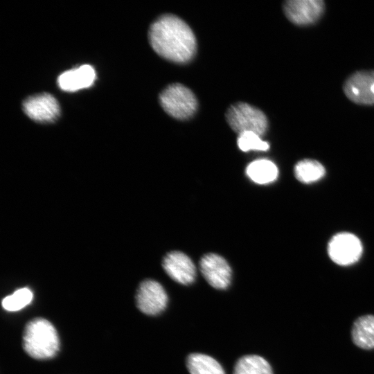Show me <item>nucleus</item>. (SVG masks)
Returning a JSON list of instances; mask_svg holds the SVG:
<instances>
[{"mask_svg":"<svg viewBox=\"0 0 374 374\" xmlns=\"http://www.w3.org/2000/svg\"><path fill=\"white\" fill-rule=\"evenodd\" d=\"M33 296V292L28 288H20L3 299L2 307L7 311H18L28 305Z\"/></svg>","mask_w":374,"mask_h":374,"instance_id":"18","label":"nucleus"},{"mask_svg":"<svg viewBox=\"0 0 374 374\" xmlns=\"http://www.w3.org/2000/svg\"><path fill=\"white\" fill-rule=\"evenodd\" d=\"M163 267L175 281L182 284L192 283L196 276V268L191 259L178 251H170L163 260Z\"/></svg>","mask_w":374,"mask_h":374,"instance_id":"11","label":"nucleus"},{"mask_svg":"<svg viewBox=\"0 0 374 374\" xmlns=\"http://www.w3.org/2000/svg\"><path fill=\"white\" fill-rule=\"evenodd\" d=\"M23 109L31 119L41 123L55 121L60 112L58 102L49 93H41L28 98L23 103Z\"/></svg>","mask_w":374,"mask_h":374,"instance_id":"10","label":"nucleus"},{"mask_svg":"<svg viewBox=\"0 0 374 374\" xmlns=\"http://www.w3.org/2000/svg\"><path fill=\"white\" fill-rule=\"evenodd\" d=\"M233 374H273L269 362L256 355H247L236 362Z\"/></svg>","mask_w":374,"mask_h":374,"instance_id":"16","label":"nucleus"},{"mask_svg":"<svg viewBox=\"0 0 374 374\" xmlns=\"http://www.w3.org/2000/svg\"><path fill=\"white\" fill-rule=\"evenodd\" d=\"M351 337L353 343L360 348H374V315L358 317L352 326Z\"/></svg>","mask_w":374,"mask_h":374,"instance_id":"13","label":"nucleus"},{"mask_svg":"<svg viewBox=\"0 0 374 374\" xmlns=\"http://www.w3.org/2000/svg\"><path fill=\"white\" fill-rule=\"evenodd\" d=\"M326 170L319 161L313 159H303L299 161L294 167L296 178L304 184H310L321 179Z\"/></svg>","mask_w":374,"mask_h":374,"instance_id":"17","label":"nucleus"},{"mask_svg":"<svg viewBox=\"0 0 374 374\" xmlns=\"http://www.w3.org/2000/svg\"><path fill=\"white\" fill-rule=\"evenodd\" d=\"M238 145L244 152L266 151L269 148L267 142L263 141L259 135L253 132H244L238 134Z\"/></svg>","mask_w":374,"mask_h":374,"instance_id":"19","label":"nucleus"},{"mask_svg":"<svg viewBox=\"0 0 374 374\" xmlns=\"http://www.w3.org/2000/svg\"><path fill=\"white\" fill-rule=\"evenodd\" d=\"M149 41L161 57L177 63L189 62L195 55L197 43L188 25L173 15H164L152 23Z\"/></svg>","mask_w":374,"mask_h":374,"instance_id":"1","label":"nucleus"},{"mask_svg":"<svg viewBox=\"0 0 374 374\" xmlns=\"http://www.w3.org/2000/svg\"><path fill=\"white\" fill-rule=\"evenodd\" d=\"M136 301L138 308L143 313L157 315L166 308L168 296L159 283L148 279L140 284L136 295Z\"/></svg>","mask_w":374,"mask_h":374,"instance_id":"6","label":"nucleus"},{"mask_svg":"<svg viewBox=\"0 0 374 374\" xmlns=\"http://www.w3.org/2000/svg\"><path fill=\"white\" fill-rule=\"evenodd\" d=\"M344 91L352 102L374 105V70L357 71L344 82Z\"/></svg>","mask_w":374,"mask_h":374,"instance_id":"7","label":"nucleus"},{"mask_svg":"<svg viewBox=\"0 0 374 374\" xmlns=\"http://www.w3.org/2000/svg\"><path fill=\"white\" fill-rule=\"evenodd\" d=\"M226 118L231 128L238 134L253 132L261 136L265 134L268 127L264 113L245 103H237L229 107Z\"/></svg>","mask_w":374,"mask_h":374,"instance_id":"4","label":"nucleus"},{"mask_svg":"<svg viewBox=\"0 0 374 374\" xmlns=\"http://www.w3.org/2000/svg\"><path fill=\"white\" fill-rule=\"evenodd\" d=\"M162 108L170 116L186 120L196 112L197 101L192 91L179 83L166 87L159 96Z\"/></svg>","mask_w":374,"mask_h":374,"instance_id":"3","label":"nucleus"},{"mask_svg":"<svg viewBox=\"0 0 374 374\" xmlns=\"http://www.w3.org/2000/svg\"><path fill=\"white\" fill-rule=\"evenodd\" d=\"M246 174L253 182L267 184L277 179L278 170L272 161L268 159H258L247 166Z\"/></svg>","mask_w":374,"mask_h":374,"instance_id":"14","label":"nucleus"},{"mask_svg":"<svg viewBox=\"0 0 374 374\" xmlns=\"http://www.w3.org/2000/svg\"><path fill=\"white\" fill-rule=\"evenodd\" d=\"M186 366L190 374H225L221 364L212 357L192 353L186 359Z\"/></svg>","mask_w":374,"mask_h":374,"instance_id":"15","label":"nucleus"},{"mask_svg":"<svg viewBox=\"0 0 374 374\" xmlns=\"http://www.w3.org/2000/svg\"><path fill=\"white\" fill-rule=\"evenodd\" d=\"M23 347L33 358L45 359L53 357L60 348L59 337L55 328L45 319H32L24 328Z\"/></svg>","mask_w":374,"mask_h":374,"instance_id":"2","label":"nucleus"},{"mask_svg":"<svg viewBox=\"0 0 374 374\" xmlns=\"http://www.w3.org/2000/svg\"><path fill=\"white\" fill-rule=\"evenodd\" d=\"M96 78L94 69L84 64L62 73L57 78V84L61 89L71 92L91 87Z\"/></svg>","mask_w":374,"mask_h":374,"instance_id":"12","label":"nucleus"},{"mask_svg":"<svg viewBox=\"0 0 374 374\" xmlns=\"http://www.w3.org/2000/svg\"><path fill=\"white\" fill-rule=\"evenodd\" d=\"M201 273L214 288L224 290L231 280V269L226 260L216 253H208L200 260Z\"/></svg>","mask_w":374,"mask_h":374,"instance_id":"8","label":"nucleus"},{"mask_svg":"<svg viewBox=\"0 0 374 374\" xmlns=\"http://www.w3.org/2000/svg\"><path fill=\"white\" fill-rule=\"evenodd\" d=\"M328 253L330 259L341 266L356 262L362 256V245L359 239L350 233L335 235L330 240Z\"/></svg>","mask_w":374,"mask_h":374,"instance_id":"5","label":"nucleus"},{"mask_svg":"<svg viewBox=\"0 0 374 374\" xmlns=\"http://www.w3.org/2000/svg\"><path fill=\"white\" fill-rule=\"evenodd\" d=\"M321 0H290L283 4L287 18L293 24L304 26L317 21L324 11Z\"/></svg>","mask_w":374,"mask_h":374,"instance_id":"9","label":"nucleus"}]
</instances>
